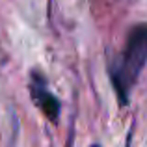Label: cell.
Returning <instances> with one entry per match:
<instances>
[{"label": "cell", "mask_w": 147, "mask_h": 147, "mask_svg": "<svg viewBox=\"0 0 147 147\" xmlns=\"http://www.w3.org/2000/svg\"><path fill=\"white\" fill-rule=\"evenodd\" d=\"M147 63V24H136L127 36L119 58L110 65V78L117 93L119 104L125 106L134 84Z\"/></svg>", "instance_id": "cell-1"}, {"label": "cell", "mask_w": 147, "mask_h": 147, "mask_svg": "<svg viewBox=\"0 0 147 147\" xmlns=\"http://www.w3.org/2000/svg\"><path fill=\"white\" fill-rule=\"evenodd\" d=\"M30 95H32V100L36 102V106L43 112L45 117L56 123L58 115H60V100L49 91L45 76L39 75L37 71L30 75Z\"/></svg>", "instance_id": "cell-2"}, {"label": "cell", "mask_w": 147, "mask_h": 147, "mask_svg": "<svg viewBox=\"0 0 147 147\" xmlns=\"http://www.w3.org/2000/svg\"><path fill=\"white\" fill-rule=\"evenodd\" d=\"M91 147H100V145H91Z\"/></svg>", "instance_id": "cell-3"}]
</instances>
